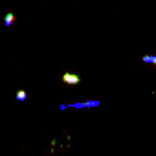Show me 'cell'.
Wrapping results in <instances>:
<instances>
[{"instance_id": "6da1fadb", "label": "cell", "mask_w": 156, "mask_h": 156, "mask_svg": "<svg viewBox=\"0 0 156 156\" xmlns=\"http://www.w3.org/2000/svg\"><path fill=\"white\" fill-rule=\"evenodd\" d=\"M62 83H66V85H79L81 77L75 75V73H70V72H64L62 73Z\"/></svg>"}, {"instance_id": "7a4b0ae2", "label": "cell", "mask_w": 156, "mask_h": 156, "mask_svg": "<svg viewBox=\"0 0 156 156\" xmlns=\"http://www.w3.org/2000/svg\"><path fill=\"white\" fill-rule=\"evenodd\" d=\"M13 20H15V13H13V11H9V13L4 17V26H6V28H9V26L13 24Z\"/></svg>"}, {"instance_id": "3957f363", "label": "cell", "mask_w": 156, "mask_h": 156, "mask_svg": "<svg viewBox=\"0 0 156 156\" xmlns=\"http://www.w3.org/2000/svg\"><path fill=\"white\" fill-rule=\"evenodd\" d=\"M15 98H17L19 101H26V98H28V94H26L24 90H19V92L15 94Z\"/></svg>"}, {"instance_id": "277c9868", "label": "cell", "mask_w": 156, "mask_h": 156, "mask_svg": "<svg viewBox=\"0 0 156 156\" xmlns=\"http://www.w3.org/2000/svg\"><path fill=\"white\" fill-rule=\"evenodd\" d=\"M85 107H87V108H88V107H90V108H94V107H99V99H92V101H87V103H85Z\"/></svg>"}, {"instance_id": "5b68a950", "label": "cell", "mask_w": 156, "mask_h": 156, "mask_svg": "<svg viewBox=\"0 0 156 156\" xmlns=\"http://www.w3.org/2000/svg\"><path fill=\"white\" fill-rule=\"evenodd\" d=\"M141 61H143L145 64H147V62H152V61H154V55H145V57H143Z\"/></svg>"}, {"instance_id": "8992f818", "label": "cell", "mask_w": 156, "mask_h": 156, "mask_svg": "<svg viewBox=\"0 0 156 156\" xmlns=\"http://www.w3.org/2000/svg\"><path fill=\"white\" fill-rule=\"evenodd\" d=\"M73 108H77V110H79V108H85V103H75Z\"/></svg>"}, {"instance_id": "52a82bcc", "label": "cell", "mask_w": 156, "mask_h": 156, "mask_svg": "<svg viewBox=\"0 0 156 156\" xmlns=\"http://www.w3.org/2000/svg\"><path fill=\"white\" fill-rule=\"evenodd\" d=\"M152 62H154V64H156V55H154V61H152Z\"/></svg>"}]
</instances>
